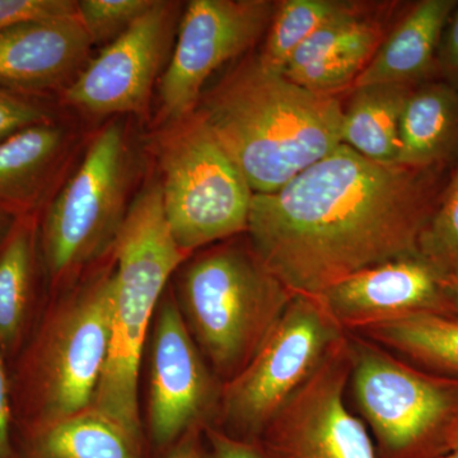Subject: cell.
I'll return each mask as SVG.
<instances>
[{
    "label": "cell",
    "instance_id": "1",
    "mask_svg": "<svg viewBox=\"0 0 458 458\" xmlns=\"http://www.w3.org/2000/svg\"><path fill=\"white\" fill-rule=\"evenodd\" d=\"M456 164L381 165L342 144L278 191L254 194L250 245L294 294L318 297L358 271L418 254Z\"/></svg>",
    "mask_w": 458,
    "mask_h": 458
},
{
    "label": "cell",
    "instance_id": "2",
    "mask_svg": "<svg viewBox=\"0 0 458 458\" xmlns=\"http://www.w3.org/2000/svg\"><path fill=\"white\" fill-rule=\"evenodd\" d=\"M198 113L254 194H271L343 144L336 95L303 89L258 55L238 63Z\"/></svg>",
    "mask_w": 458,
    "mask_h": 458
},
{
    "label": "cell",
    "instance_id": "3",
    "mask_svg": "<svg viewBox=\"0 0 458 458\" xmlns=\"http://www.w3.org/2000/svg\"><path fill=\"white\" fill-rule=\"evenodd\" d=\"M114 262L51 295L9 364L16 441L92 406L113 331Z\"/></svg>",
    "mask_w": 458,
    "mask_h": 458
},
{
    "label": "cell",
    "instance_id": "4",
    "mask_svg": "<svg viewBox=\"0 0 458 458\" xmlns=\"http://www.w3.org/2000/svg\"><path fill=\"white\" fill-rule=\"evenodd\" d=\"M110 255L113 331L106 366L90 408L143 436L140 370L144 344L168 282L191 256L172 237L158 181L148 182L129 205Z\"/></svg>",
    "mask_w": 458,
    "mask_h": 458
},
{
    "label": "cell",
    "instance_id": "5",
    "mask_svg": "<svg viewBox=\"0 0 458 458\" xmlns=\"http://www.w3.org/2000/svg\"><path fill=\"white\" fill-rule=\"evenodd\" d=\"M179 270L180 311L214 375L227 384L254 360L295 294L250 242L222 243Z\"/></svg>",
    "mask_w": 458,
    "mask_h": 458
},
{
    "label": "cell",
    "instance_id": "6",
    "mask_svg": "<svg viewBox=\"0 0 458 458\" xmlns=\"http://www.w3.org/2000/svg\"><path fill=\"white\" fill-rule=\"evenodd\" d=\"M129 147L114 122L93 138L80 167L38 221L42 269L51 295L113 249L126 212Z\"/></svg>",
    "mask_w": 458,
    "mask_h": 458
},
{
    "label": "cell",
    "instance_id": "7",
    "mask_svg": "<svg viewBox=\"0 0 458 458\" xmlns=\"http://www.w3.org/2000/svg\"><path fill=\"white\" fill-rule=\"evenodd\" d=\"M159 167L165 221L182 251L247 231L254 192L198 111L162 137Z\"/></svg>",
    "mask_w": 458,
    "mask_h": 458
},
{
    "label": "cell",
    "instance_id": "8",
    "mask_svg": "<svg viewBox=\"0 0 458 458\" xmlns=\"http://www.w3.org/2000/svg\"><path fill=\"white\" fill-rule=\"evenodd\" d=\"M352 394L377 443L378 458L445 454L458 426V379L432 376L387 349L348 333Z\"/></svg>",
    "mask_w": 458,
    "mask_h": 458
},
{
    "label": "cell",
    "instance_id": "9",
    "mask_svg": "<svg viewBox=\"0 0 458 458\" xmlns=\"http://www.w3.org/2000/svg\"><path fill=\"white\" fill-rule=\"evenodd\" d=\"M345 336L318 297L295 294L254 360L223 385L218 417L228 434L258 441Z\"/></svg>",
    "mask_w": 458,
    "mask_h": 458
},
{
    "label": "cell",
    "instance_id": "10",
    "mask_svg": "<svg viewBox=\"0 0 458 458\" xmlns=\"http://www.w3.org/2000/svg\"><path fill=\"white\" fill-rule=\"evenodd\" d=\"M274 11L276 3L267 0L189 2L159 82L164 116L174 123L194 114L208 80L254 47L269 29Z\"/></svg>",
    "mask_w": 458,
    "mask_h": 458
},
{
    "label": "cell",
    "instance_id": "11",
    "mask_svg": "<svg viewBox=\"0 0 458 458\" xmlns=\"http://www.w3.org/2000/svg\"><path fill=\"white\" fill-rule=\"evenodd\" d=\"M351 369L346 333L258 439L271 457L378 458L366 424L346 406Z\"/></svg>",
    "mask_w": 458,
    "mask_h": 458
},
{
    "label": "cell",
    "instance_id": "12",
    "mask_svg": "<svg viewBox=\"0 0 458 458\" xmlns=\"http://www.w3.org/2000/svg\"><path fill=\"white\" fill-rule=\"evenodd\" d=\"M153 322L148 427L156 445L165 447L210 426L223 384L190 333L174 293L164 294Z\"/></svg>",
    "mask_w": 458,
    "mask_h": 458
},
{
    "label": "cell",
    "instance_id": "13",
    "mask_svg": "<svg viewBox=\"0 0 458 458\" xmlns=\"http://www.w3.org/2000/svg\"><path fill=\"white\" fill-rule=\"evenodd\" d=\"M174 5L156 0L119 38L89 60L63 93L66 104L90 114H141L161 71Z\"/></svg>",
    "mask_w": 458,
    "mask_h": 458
},
{
    "label": "cell",
    "instance_id": "14",
    "mask_svg": "<svg viewBox=\"0 0 458 458\" xmlns=\"http://www.w3.org/2000/svg\"><path fill=\"white\" fill-rule=\"evenodd\" d=\"M318 298L346 333L414 313L452 315L441 269L420 252L358 271Z\"/></svg>",
    "mask_w": 458,
    "mask_h": 458
},
{
    "label": "cell",
    "instance_id": "15",
    "mask_svg": "<svg viewBox=\"0 0 458 458\" xmlns=\"http://www.w3.org/2000/svg\"><path fill=\"white\" fill-rule=\"evenodd\" d=\"M92 45L78 13L2 30L0 89L25 96L66 89L82 71Z\"/></svg>",
    "mask_w": 458,
    "mask_h": 458
},
{
    "label": "cell",
    "instance_id": "16",
    "mask_svg": "<svg viewBox=\"0 0 458 458\" xmlns=\"http://www.w3.org/2000/svg\"><path fill=\"white\" fill-rule=\"evenodd\" d=\"M457 4V0H420L412 4L377 47L352 87H417L437 80L439 44Z\"/></svg>",
    "mask_w": 458,
    "mask_h": 458
},
{
    "label": "cell",
    "instance_id": "17",
    "mask_svg": "<svg viewBox=\"0 0 458 458\" xmlns=\"http://www.w3.org/2000/svg\"><path fill=\"white\" fill-rule=\"evenodd\" d=\"M40 270L38 216H17L0 246V354L8 364L22 351L40 318Z\"/></svg>",
    "mask_w": 458,
    "mask_h": 458
},
{
    "label": "cell",
    "instance_id": "18",
    "mask_svg": "<svg viewBox=\"0 0 458 458\" xmlns=\"http://www.w3.org/2000/svg\"><path fill=\"white\" fill-rule=\"evenodd\" d=\"M458 161V86L428 81L410 92L401 114L397 165L434 167Z\"/></svg>",
    "mask_w": 458,
    "mask_h": 458
},
{
    "label": "cell",
    "instance_id": "19",
    "mask_svg": "<svg viewBox=\"0 0 458 458\" xmlns=\"http://www.w3.org/2000/svg\"><path fill=\"white\" fill-rule=\"evenodd\" d=\"M66 144L63 126L50 122L30 126L0 141V210L13 216L32 214Z\"/></svg>",
    "mask_w": 458,
    "mask_h": 458
},
{
    "label": "cell",
    "instance_id": "20",
    "mask_svg": "<svg viewBox=\"0 0 458 458\" xmlns=\"http://www.w3.org/2000/svg\"><path fill=\"white\" fill-rule=\"evenodd\" d=\"M18 458H141L143 436L89 408L17 441Z\"/></svg>",
    "mask_w": 458,
    "mask_h": 458
},
{
    "label": "cell",
    "instance_id": "21",
    "mask_svg": "<svg viewBox=\"0 0 458 458\" xmlns=\"http://www.w3.org/2000/svg\"><path fill=\"white\" fill-rule=\"evenodd\" d=\"M414 87H357L344 107L343 144L377 164L394 165L400 147L401 114Z\"/></svg>",
    "mask_w": 458,
    "mask_h": 458
},
{
    "label": "cell",
    "instance_id": "22",
    "mask_svg": "<svg viewBox=\"0 0 458 458\" xmlns=\"http://www.w3.org/2000/svg\"><path fill=\"white\" fill-rule=\"evenodd\" d=\"M352 334L378 344L415 363L458 376V318L447 313L420 312L376 322Z\"/></svg>",
    "mask_w": 458,
    "mask_h": 458
},
{
    "label": "cell",
    "instance_id": "23",
    "mask_svg": "<svg viewBox=\"0 0 458 458\" xmlns=\"http://www.w3.org/2000/svg\"><path fill=\"white\" fill-rule=\"evenodd\" d=\"M358 8L360 5L340 0H283L276 3L259 59L267 68L283 73L294 51L310 36L330 21Z\"/></svg>",
    "mask_w": 458,
    "mask_h": 458
},
{
    "label": "cell",
    "instance_id": "24",
    "mask_svg": "<svg viewBox=\"0 0 458 458\" xmlns=\"http://www.w3.org/2000/svg\"><path fill=\"white\" fill-rule=\"evenodd\" d=\"M382 42L381 26L369 20L360 8L330 21L294 51L283 73L349 50H377Z\"/></svg>",
    "mask_w": 458,
    "mask_h": 458
},
{
    "label": "cell",
    "instance_id": "25",
    "mask_svg": "<svg viewBox=\"0 0 458 458\" xmlns=\"http://www.w3.org/2000/svg\"><path fill=\"white\" fill-rule=\"evenodd\" d=\"M419 252L439 269L458 262V161L441 201L421 234Z\"/></svg>",
    "mask_w": 458,
    "mask_h": 458
},
{
    "label": "cell",
    "instance_id": "26",
    "mask_svg": "<svg viewBox=\"0 0 458 458\" xmlns=\"http://www.w3.org/2000/svg\"><path fill=\"white\" fill-rule=\"evenodd\" d=\"M375 53L372 49L344 51L283 74L312 92L336 95L340 89L354 84Z\"/></svg>",
    "mask_w": 458,
    "mask_h": 458
},
{
    "label": "cell",
    "instance_id": "27",
    "mask_svg": "<svg viewBox=\"0 0 458 458\" xmlns=\"http://www.w3.org/2000/svg\"><path fill=\"white\" fill-rule=\"evenodd\" d=\"M155 3L156 0H81L77 2V13L93 44H98L119 38Z\"/></svg>",
    "mask_w": 458,
    "mask_h": 458
},
{
    "label": "cell",
    "instance_id": "28",
    "mask_svg": "<svg viewBox=\"0 0 458 458\" xmlns=\"http://www.w3.org/2000/svg\"><path fill=\"white\" fill-rule=\"evenodd\" d=\"M50 120L49 111L30 96L0 89V141Z\"/></svg>",
    "mask_w": 458,
    "mask_h": 458
},
{
    "label": "cell",
    "instance_id": "29",
    "mask_svg": "<svg viewBox=\"0 0 458 458\" xmlns=\"http://www.w3.org/2000/svg\"><path fill=\"white\" fill-rule=\"evenodd\" d=\"M77 13L73 0H0V31L25 21Z\"/></svg>",
    "mask_w": 458,
    "mask_h": 458
},
{
    "label": "cell",
    "instance_id": "30",
    "mask_svg": "<svg viewBox=\"0 0 458 458\" xmlns=\"http://www.w3.org/2000/svg\"><path fill=\"white\" fill-rule=\"evenodd\" d=\"M0 458H18L9 364L0 354Z\"/></svg>",
    "mask_w": 458,
    "mask_h": 458
},
{
    "label": "cell",
    "instance_id": "31",
    "mask_svg": "<svg viewBox=\"0 0 458 458\" xmlns=\"http://www.w3.org/2000/svg\"><path fill=\"white\" fill-rule=\"evenodd\" d=\"M213 458H273L259 441L232 436L213 426L204 429Z\"/></svg>",
    "mask_w": 458,
    "mask_h": 458
},
{
    "label": "cell",
    "instance_id": "32",
    "mask_svg": "<svg viewBox=\"0 0 458 458\" xmlns=\"http://www.w3.org/2000/svg\"><path fill=\"white\" fill-rule=\"evenodd\" d=\"M437 71L438 80L458 86V4L442 35Z\"/></svg>",
    "mask_w": 458,
    "mask_h": 458
},
{
    "label": "cell",
    "instance_id": "33",
    "mask_svg": "<svg viewBox=\"0 0 458 458\" xmlns=\"http://www.w3.org/2000/svg\"><path fill=\"white\" fill-rule=\"evenodd\" d=\"M204 429L192 430L174 445L165 458H208L200 443V434Z\"/></svg>",
    "mask_w": 458,
    "mask_h": 458
},
{
    "label": "cell",
    "instance_id": "34",
    "mask_svg": "<svg viewBox=\"0 0 458 458\" xmlns=\"http://www.w3.org/2000/svg\"><path fill=\"white\" fill-rule=\"evenodd\" d=\"M442 288L451 313L458 318V262L442 267Z\"/></svg>",
    "mask_w": 458,
    "mask_h": 458
},
{
    "label": "cell",
    "instance_id": "35",
    "mask_svg": "<svg viewBox=\"0 0 458 458\" xmlns=\"http://www.w3.org/2000/svg\"><path fill=\"white\" fill-rule=\"evenodd\" d=\"M14 221H16V216L0 210V246L4 242L5 237H7L9 231H11Z\"/></svg>",
    "mask_w": 458,
    "mask_h": 458
},
{
    "label": "cell",
    "instance_id": "36",
    "mask_svg": "<svg viewBox=\"0 0 458 458\" xmlns=\"http://www.w3.org/2000/svg\"><path fill=\"white\" fill-rule=\"evenodd\" d=\"M458 448V426L456 427V429L454 430L450 434V437H448L447 442H445V454H447V452H450L452 450H457Z\"/></svg>",
    "mask_w": 458,
    "mask_h": 458
},
{
    "label": "cell",
    "instance_id": "37",
    "mask_svg": "<svg viewBox=\"0 0 458 458\" xmlns=\"http://www.w3.org/2000/svg\"><path fill=\"white\" fill-rule=\"evenodd\" d=\"M438 458H458V448L457 450L447 452V454H445L443 456H439Z\"/></svg>",
    "mask_w": 458,
    "mask_h": 458
}]
</instances>
